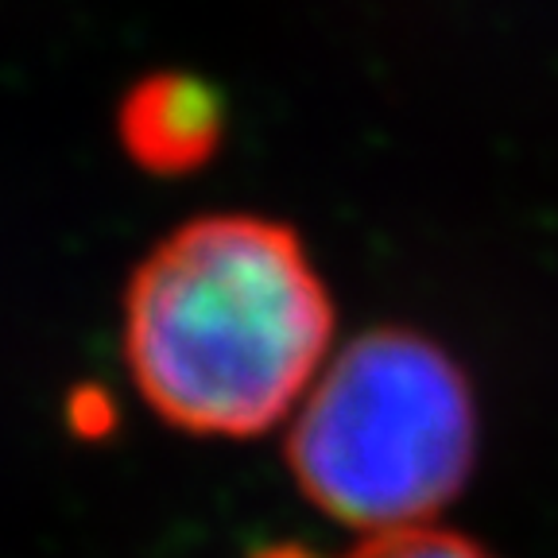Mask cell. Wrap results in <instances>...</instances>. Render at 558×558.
I'll return each mask as SVG.
<instances>
[{"label":"cell","instance_id":"1","mask_svg":"<svg viewBox=\"0 0 558 558\" xmlns=\"http://www.w3.org/2000/svg\"><path fill=\"white\" fill-rule=\"evenodd\" d=\"M333 299L283 221L209 214L132 271L124 361L140 396L186 435L256 438L318 380Z\"/></svg>","mask_w":558,"mask_h":558},{"label":"cell","instance_id":"2","mask_svg":"<svg viewBox=\"0 0 558 558\" xmlns=\"http://www.w3.org/2000/svg\"><path fill=\"white\" fill-rule=\"evenodd\" d=\"M477 396L438 341L403 326L353 338L311 384L288 465L314 508L361 532L418 527L473 477Z\"/></svg>","mask_w":558,"mask_h":558},{"label":"cell","instance_id":"3","mask_svg":"<svg viewBox=\"0 0 558 558\" xmlns=\"http://www.w3.org/2000/svg\"><path fill=\"white\" fill-rule=\"evenodd\" d=\"M226 105L191 74H151L121 101V144L144 171L186 174L221 148Z\"/></svg>","mask_w":558,"mask_h":558},{"label":"cell","instance_id":"4","mask_svg":"<svg viewBox=\"0 0 558 558\" xmlns=\"http://www.w3.org/2000/svg\"><path fill=\"white\" fill-rule=\"evenodd\" d=\"M264 558H306L288 555V550H271ZM341 558H493L485 547L458 532H442V527H396V532H376L365 543L349 550Z\"/></svg>","mask_w":558,"mask_h":558}]
</instances>
